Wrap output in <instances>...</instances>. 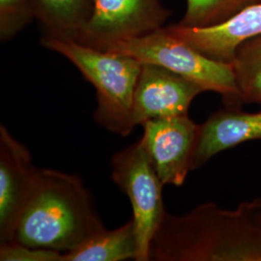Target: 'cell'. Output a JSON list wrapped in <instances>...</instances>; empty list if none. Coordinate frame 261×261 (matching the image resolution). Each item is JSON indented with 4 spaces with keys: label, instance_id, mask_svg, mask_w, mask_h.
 <instances>
[{
    "label": "cell",
    "instance_id": "obj_13",
    "mask_svg": "<svg viewBox=\"0 0 261 261\" xmlns=\"http://www.w3.org/2000/svg\"><path fill=\"white\" fill-rule=\"evenodd\" d=\"M139 252L134 222L94 235L82 246L63 253L62 261L137 260Z\"/></svg>",
    "mask_w": 261,
    "mask_h": 261
},
{
    "label": "cell",
    "instance_id": "obj_1",
    "mask_svg": "<svg viewBox=\"0 0 261 261\" xmlns=\"http://www.w3.org/2000/svg\"><path fill=\"white\" fill-rule=\"evenodd\" d=\"M150 261H261V197L232 209L204 202L166 212L150 245Z\"/></svg>",
    "mask_w": 261,
    "mask_h": 261
},
{
    "label": "cell",
    "instance_id": "obj_16",
    "mask_svg": "<svg viewBox=\"0 0 261 261\" xmlns=\"http://www.w3.org/2000/svg\"><path fill=\"white\" fill-rule=\"evenodd\" d=\"M36 18L32 0H0V39L15 37L28 22Z\"/></svg>",
    "mask_w": 261,
    "mask_h": 261
},
{
    "label": "cell",
    "instance_id": "obj_10",
    "mask_svg": "<svg viewBox=\"0 0 261 261\" xmlns=\"http://www.w3.org/2000/svg\"><path fill=\"white\" fill-rule=\"evenodd\" d=\"M167 28L203 56L216 61L231 63L236 48L243 42L261 35V1L217 25L191 28L176 23Z\"/></svg>",
    "mask_w": 261,
    "mask_h": 261
},
{
    "label": "cell",
    "instance_id": "obj_14",
    "mask_svg": "<svg viewBox=\"0 0 261 261\" xmlns=\"http://www.w3.org/2000/svg\"><path fill=\"white\" fill-rule=\"evenodd\" d=\"M231 64L242 105L261 107V35L243 42L236 48Z\"/></svg>",
    "mask_w": 261,
    "mask_h": 261
},
{
    "label": "cell",
    "instance_id": "obj_17",
    "mask_svg": "<svg viewBox=\"0 0 261 261\" xmlns=\"http://www.w3.org/2000/svg\"><path fill=\"white\" fill-rule=\"evenodd\" d=\"M63 252L34 248L15 241L0 242L1 261H62Z\"/></svg>",
    "mask_w": 261,
    "mask_h": 261
},
{
    "label": "cell",
    "instance_id": "obj_4",
    "mask_svg": "<svg viewBox=\"0 0 261 261\" xmlns=\"http://www.w3.org/2000/svg\"><path fill=\"white\" fill-rule=\"evenodd\" d=\"M106 50L138 59L142 64L160 66L196 83L204 91L222 96L224 107L241 108L231 63L203 56L167 28H161L140 37L118 42Z\"/></svg>",
    "mask_w": 261,
    "mask_h": 261
},
{
    "label": "cell",
    "instance_id": "obj_6",
    "mask_svg": "<svg viewBox=\"0 0 261 261\" xmlns=\"http://www.w3.org/2000/svg\"><path fill=\"white\" fill-rule=\"evenodd\" d=\"M169 15L159 0H93L90 18L75 42L106 50L163 28Z\"/></svg>",
    "mask_w": 261,
    "mask_h": 261
},
{
    "label": "cell",
    "instance_id": "obj_11",
    "mask_svg": "<svg viewBox=\"0 0 261 261\" xmlns=\"http://www.w3.org/2000/svg\"><path fill=\"white\" fill-rule=\"evenodd\" d=\"M261 140V111L243 112L241 108H226L213 112L199 124L193 170L225 150L242 143Z\"/></svg>",
    "mask_w": 261,
    "mask_h": 261
},
{
    "label": "cell",
    "instance_id": "obj_3",
    "mask_svg": "<svg viewBox=\"0 0 261 261\" xmlns=\"http://www.w3.org/2000/svg\"><path fill=\"white\" fill-rule=\"evenodd\" d=\"M42 45L71 61L93 85L96 123L113 134L129 136L135 128L134 95L142 63L123 54L87 47L71 40L43 37Z\"/></svg>",
    "mask_w": 261,
    "mask_h": 261
},
{
    "label": "cell",
    "instance_id": "obj_5",
    "mask_svg": "<svg viewBox=\"0 0 261 261\" xmlns=\"http://www.w3.org/2000/svg\"><path fill=\"white\" fill-rule=\"evenodd\" d=\"M112 181L128 196L139 245L136 261H150V245L166 209L163 187L141 140L118 151L112 157Z\"/></svg>",
    "mask_w": 261,
    "mask_h": 261
},
{
    "label": "cell",
    "instance_id": "obj_18",
    "mask_svg": "<svg viewBox=\"0 0 261 261\" xmlns=\"http://www.w3.org/2000/svg\"><path fill=\"white\" fill-rule=\"evenodd\" d=\"M260 1H261V0H260Z\"/></svg>",
    "mask_w": 261,
    "mask_h": 261
},
{
    "label": "cell",
    "instance_id": "obj_15",
    "mask_svg": "<svg viewBox=\"0 0 261 261\" xmlns=\"http://www.w3.org/2000/svg\"><path fill=\"white\" fill-rule=\"evenodd\" d=\"M260 0H187L186 13L178 23L191 28L217 25Z\"/></svg>",
    "mask_w": 261,
    "mask_h": 261
},
{
    "label": "cell",
    "instance_id": "obj_12",
    "mask_svg": "<svg viewBox=\"0 0 261 261\" xmlns=\"http://www.w3.org/2000/svg\"><path fill=\"white\" fill-rule=\"evenodd\" d=\"M43 37L76 41L93 9V0H32Z\"/></svg>",
    "mask_w": 261,
    "mask_h": 261
},
{
    "label": "cell",
    "instance_id": "obj_7",
    "mask_svg": "<svg viewBox=\"0 0 261 261\" xmlns=\"http://www.w3.org/2000/svg\"><path fill=\"white\" fill-rule=\"evenodd\" d=\"M142 128L140 140L162 183L182 186L193 171L199 125L186 114L149 120Z\"/></svg>",
    "mask_w": 261,
    "mask_h": 261
},
{
    "label": "cell",
    "instance_id": "obj_8",
    "mask_svg": "<svg viewBox=\"0 0 261 261\" xmlns=\"http://www.w3.org/2000/svg\"><path fill=\"white\" fill-rule=\"evenodd\" d=\"M39 168L28 147L0 126V242L12 241L31 196Z\"/></svg>",
    "mask_w": 261,
    "mask_h": 261
},
{
    "label": "cell",
    "instance_id": "obj_9",
    "mask_svg": "<svg viewBox=\"0 0 261 261\" xmlns=\"http://www.w3.org/2000/svg\"><path fill=\"white\" fill-rule=\"evenodd\" d=\"M204 92L198 84L168 69L142 64L134 95L133 123L186 115L196 96Z\"/></svg>",
    "mask_w": 261,
    "mask_h": 261
},
{
    "label": "cell",
    "instance_id": "obj_2",
    "mask_svg": "<svg viewBox=\"0 0 261 261\" xmlns=\"http://www.w3.org/2000/svg\"><path fill=\"white\" fill-rule=\"evenodd\" d=\"M105 229L82 178L42 168L12 241L65 253Z\"/></svg>",
    "mask_w": 261,
    "mask_h": 261
}]
</instances>
